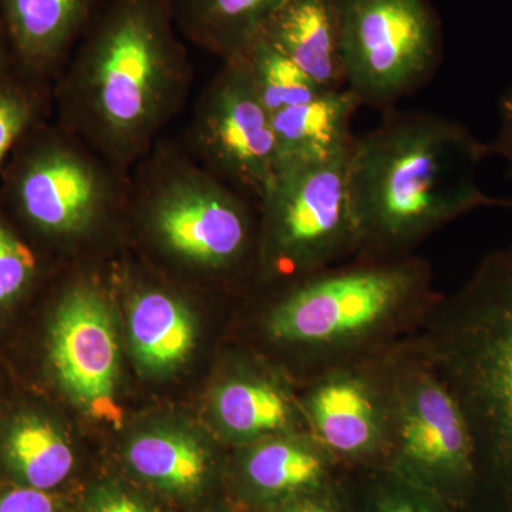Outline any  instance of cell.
Listing matches in <instances>:
<instances>
[{"label": "cell", "mask_w": 512, "mask_h": 512, "mask_svg": "<svg viewBox=\"0 0 512 512\" xmlns=\"http://www.w3.org/2000/svg\"><path fill=\"white\" fill-rule=\"evenodd\" d=\"M359 107L355 94L342 89L272 114L279 164L325 163L346 156L355 140L350 124Z\"/></svg>", "instance_id": "9a60e30c"}, {"label": "cell", "mask_w": 512, "mask_h": 512, "mask_svg": "<svg viewBox=\"0 0 512 512\" xmlns=\"http://www.w3.org/2000/svg\"><path fill=\"white\" fill-rule=\"evenodd\" d=\"M238 56L244 57L256 93L271 116L328 92L262 37H256L248 49Z\"/></svg>", "instance_id": "7402d4cb"}, {"label": "cell", "mask_w": 512, "mask_h": 512, "mask_svg": "<svg viewBox=\"0 0 512 512\" xmlns=\"http://www.w3.org/2000/svg\"><path fill=\"white\" fill-rule=\"evenodd\" d=\"M372 366L386 423L384 467L470 501L473 440L457 400L437 370L410 338L372 356Z\"/></svg>", "instance_id": "52a82bcc"}, {"label": "cell", "mask_w": 512, "mask_h": 512, "mask_svg": "<svg viewBox=\"0 0 512 512\" xmlns=\"http://www.w3.org/2000/svg\"><path fill=\"white\" fill-rule=\"evenodd\" d=\"M295 384L258 376L221 383L212 397L215 420L228 437L258 441L293 431H309ZM311 433V431H309Z\"/></svg>", "instance_id": "2e32d148"}, {"label": "cell", "mask_w": 512, "mask_h": 512, "mask_svg": "<svg viewBox=\"0 0 512 512\" xmlns=\"http://www.w3.org/2000/svg\"><path fill=\"white\" fill-rule=\"evenodd\" d=\"M130 339L138 362L151 370L180 365L195 343L191 312L174 293L146 288L130 305Z\"/></svg>", "instance_id": "d6986e66"}, {"label": "cell", "mask_w": 512, "mask_h": 512, "mask_svg": "<svg viewBox=\"0 0 512 512\" xmlns=\"http://www.w3.org/2000/svg\"><path fill=\"white\" fill-rule=\"evenodd\" d=\"M500 130L494 141L487 144L488 156H500L508 163V175L512 177V86L505 90L498 103Z\"/></svg>", "instance_id": "4316f807"}, {"label": "cell", "mask_w": 512, "mask_h": 512, "mask_svg": "<svg viewBox=\"0 0 512 512\" xmlns=\"http://www.w3.org/2000/svg\"><path fill=\"white\" fill-rule=\"evenodd\" d=\"M348 154L325 163L278 165L258 201L259 278L284 284L356 256Z\"/></svg>", "instance_id": "ba28073f"}, {"label": "cell", "mask_w": 512, "mask_h": 512, "mask_svg": "<svg viewBox=\"0 0 512 512\" xmlns=\"http://www.w3.org/2000/svg\"><path fill=\"white\" fill-rule=\"evenodd\" d=\"M346 89L360 106L389 109L430 82L443 29L430 0H339Z\"/></svg>", "instance_id": "9c48e42d"}, {"label": "cell", "mask_w": 512, "mask_h": 512, "mask_svg": "<svg viewBox=\"0 0 512 512\" xmlns=\"http://www.w3.org/2000/svg\"><path fill=\"white\" fill-rule=\"evenodd\" d=\"M127 458L138 476L173 493L197 491L208 473V456L201 444L173 431L137 437Z\"/></svg>", "instance_id": "44dd1931"}, {"label": "cell", "mask_w": 512, "mask_h": 512, "mask_svg": "<svg viewBox=\"0 0 512 512\" xmlns=\"http://www.w3.org/2000/svg\"><path fill=\"white\" fill-rule=\"evenodd\" d=\"M296 389L309 431L338 463L384 467L386 423L372 357Z\"/></svg>", "instance_id": "7c38bea8"}, {"label": "cell", "mask_w": 512, "mask_h": 512, "mask_svg": "<svg viewBox=\"0 0 512 512\" xmlns=\"http://www.w3.org/2000/svg\"><path fill=\"white\" fill-rule=\"evenodd\" d=\"M278 285L264 333L291 357L295 387L410 338L441 296L433 266L417 254L353 256Z\"/></svg>", "instance_id": "3957f363"}, {"label": "cell", "mask_w": 512, "mask_h": 512, "mask_svg": "<svg viewBox=\"0 0 512 512\" xmlns=\"http://www.w3.org/2000/svg\"><path fill=\"white\" fill-rule=\"evenodd\" d=\"M90 512H148L143 503L119 490H101L93 498Z\"/></svg>", "instance_id": "83f0119b"}, {"label": "cell", "mask_w": 512, "mask_h": 512, "mask_svg": "<svg viewBox=\"0 0 512 512\" xmlns=\"http://www.w3.org/2000/svg\"><path fill=\"white\" fill-rule=\"evenodd\" d=\"M39 274V252L0 198V308L28 293Z\"/></svg>", "instance_id": "cb8c5ba5"}, {"label": "cell", "mask_w": 512, "mask_h": 512, "mask_svg": "<svg viewBox=\"0 0 512 512\" xmlns=\"http://www.w3.org/2000/svg\"><path fill=\"white\" fill-rule=\"evenodd\" d=\"M15 72H19V69L16 66L15 59H13L8 37H6L5 30H3L2 23H0V76Z\"/></svg>", "instance_id": "f546056e"}, {"label": "cell", "mask_w": 512, "mask_h": 512, "mask_svg": "<svg viewBox=\"0 0 512 512\" xmlns=\"http://www.w3.org/2000/svg\"><path fill=\"white\" fill-rule=\"evenodd\" d=\"M3 456L10 470L28 487L52 490L72 473V447L50 421L20 417L3 441Z\"/></svg>", "instance_id": "ffe728a7"}, {"label": "cell", "mask_w": 512, "mask_h": 512, "mask_svg": "<svg viewBox=\"0 0 512 512\" xmlns=\"http://www.w3.org/2000/svg\"><path fill=\"white\" fill-rule=\"evenodd\" d=\"M0 512H57V507L46 491L26 485L0 494Z\"/></svg>", "instance_id": "484cf974"}, {"label": "cell", "mask_w": 512, "mask_h": 512, "mask_svg": "<svg viewBox=\"0 0 512 512\" xmlns=\"http://www.w3.org/2000/svg\"><path fill=\"white\" fill-rule=\"evenodd\" d=\"M52 116V87L20 72L0 76V173L23 138Z\"/></svg>", "instance_id": "603a6c76"}, {"label": "cell", "mask_w": 512, "mask_h": 512, "mask_svg": "<svg viewBox=\"0 0 512 512\" xmlns=\"http://www.w3.org/2000/svg\"><path fill=\"white\" fill-rule=\"evenodd\" d=\"M396 478L397 483L380 488L375 500V512H446L431 505L429 498L417 495L409 480L402 485L397 474Z\"/></svg>", "instance_id": "d4e9b609"}, {"label": "cell", "mask_w": 512, "mask_h": 512, "mask_svg": "<svg viewBox=\"0 0 512 512\" xmlns=\"http://www.w3.org/2000/svg\"><path fill=\"white\" fill-rule=\"evenodd\" d=\"M414 346L457 400L474 448L473 512H512V245L441 293Z\"/></svg>", "instance_id": "277c9868"}, {"label": "cell", "mask_w": 512, "mask_h": 512, "mask_svg": "<svg viewBox=\"0 0 512 512\" xmlns=\"http://www.w3.org/2000/svg\"><path fill=\"white\" fill-rule=\"evenodd\" d=\"M184 146L210 173L258 202L279 164L271 114L256 93L244 57L222 60L198 94Z\"/></svg>", "instance_id": "30bf717a"}, {"label": "cell", "mask_w": 512, "mask_h": 512, "mask_svg": "<svg viewBox=\"0 0 512 512\" xmlns=\"http://www.w3.org/2000/svg\"><path fill=\"white\" fill-rule=\"evenodd\" d=\"M187 42L222 60L241 55L286 0H170Z\"/></svg>", "instance_id": "ac0fdd59"}, {"label": "cell", "mask_w": 512, "mask_h": 512, "mask_svg": "<svg viewBox=\"0 0 512 512\" xmlns=\"http://www.w3.org/2000/svg\"><path fill=\"white\" fill-rule=\"evenodd\" d=\"M50 360L66 392L90 416L119 424V346L103 292L89 282H77L57 306Z\"/></svg>", "instance_id": "8fae6325"}, {"label": "cell", "mask_w": 512, "mask_h": 512, "mask_svg": "<svg viewBox=\"0 0 512 512\" xmlns=\"http://www.w3.org/2000/svg\"><path fill=\"white\" fill-rule=\"evenodd\" d=\"M275 512H338L332 505L322 500H313V498H303L298 503L286 505Z\"/></svg>", "instance_id": "f1b7e54d"}, {"label": "cell", "mask_w": 512, "mask_h": 512, "mask_svg": "<svg viewBox=\"0 0 512 512\" xmlns=\"http://www.w3.org/2000/svg\"><path fill=\"white\" fill-rule=\"evenodd\" d=\"M170 0H104L52 87V119L128 174L190 100Z\"/></svg>", "instance_id": "6da1fadb"}, {"label": "cell", "mask_w": 512, "mask_h": 512, "mask_svg": "<svg viewBox=\"0 0 512 512\" xmlns=\"http://www.w3.org/2000/svg\"><path fill=\"white\" fill-rule=\"evenodd\" d=\"M487 144L457 121L396 113L355 137L348 154V190L357 254H416L431 235L481 207H494L477 181Z\"/></svg>", "instance_id": "7a4b0ae2"}, {"label": "cell", "mask_w": 512, "mask_h": 512, "mask_svg": "<svg viewBox=\"0 0 512 512\" xmlns=\"http://www.w3.org/2000/svg\"><path fill=\"white\" fill-rule=\"evenodd\" d=\"M0 198L22 229L73 244L126 221L128 174L50 119L13 151L0 173Z\"/></svg>", "instance_id": "8992f818"}, {"label": "cell", "mask_w": 512, "mask_h": 512, "mask_svg": "<svg viewBox=\"0 0 512 512\" xmlns=\"http://www.w3.org/2000/svg\"><path fill=\"white\" fill-rule=\"evenodd\" d=\"M104 0H0L19 72L53 87Z\"/></svg>", "instance_id": "4fadbf2b"}, {"label": "cell", "mask_w": 512, "mask_h": 512, "mask_svg": "<svg viewBox=\"0 0 512 512\" xmlns=\"http://www.w3.org/2000/svg\"><path fill=\"white\" fill-rule=\"evenodd\" d=\"M157 251L202 274H258V202L163 136L128 173L127 217Z\"/></svg>", "instance_id": "5b68a950"}, {"label": "cell", "mask_w": 512, "mask_h": 512, "mask_svg": "<svg viewBox=\"0 0 512 512\" xmlns=\"http://www.w3.org/2000/svg\"><path fill=\"white\" fill-rule=\"evenodd\" d=\"M494 207L504 208V210L512 211V197L495 198Z\"/></svg>", "instance_id": "4dcf8cb0"}, {"label": "cell", "mask_w": 512, "mask_h": 512, "mask_svg": "<svg viewBox=\"0 0 512 512\" xmlns=\"http://www.w3.org/2000/svg\"><path fill=\"white\" fill-rule=\"evenodd\" d=\"M338 461L309 431H293L256 441L244 461L252 488L272 497L305 495L326 483Z\"/></svg>", "instance_id": "e0dca14e"}, {"label": "cell", "mask_w": 512, "mask_h": 512, "mask_svg": "<svg viewBox=\"0 0 512 512\" xmlns=\"http://www.w3.org/2000/svg\"><path fill=\"white\" fill-rule=\"evenodd\" d=\"M259 37L298 64L323 90L346 89L339 0H286Z\"/></svg>", "instance_id": "5bb4252c"}]
</instances>
